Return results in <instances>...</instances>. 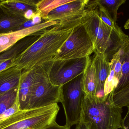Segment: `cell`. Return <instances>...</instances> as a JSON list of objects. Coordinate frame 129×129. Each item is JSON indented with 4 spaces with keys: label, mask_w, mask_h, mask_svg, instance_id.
Returning a JSON list of instances; mask_svg holds the SVG:
<instances>
[{
    "label": "cell",
    "mask_w": 129,
    "mask_h": 129,
    "mask_svg": "<svg viewBox=\"0 0 129 129\" xmlns=\"http://www.w3.org/2000/svg\"><path fill=\"white\" fill-rule=\"evenodd\" d=\"M73 29L45 30L35 42L16 58L13 67L22 71L53 60Z\"/></svg>",
    "instance_id": "6da1fadb"
},
{
    "label": "cell",
    "mask_w": 129,
    "mask_h": 129,
    "mask_svg": "<svg viewBox=\"0 0 129 129\" xmlns=\"http://www.w3.org/2000/svg\"><path fill=\"white\" fill-rule=\"evenodd\" d=\"M122 108L113 99V91L102 97L85 95L80 122L88 129L122 128Z\"/></svg>",
    "instance_id": "7a4b0ae2"
},
{
    "label": "cell",
    "mask_w": 129,
    "mask_h": 129,
    "mask_svg": "<svg viewBox=\"0 0 129 129\" xmlns=\"http://www.w3.org/2000/svg\"><path fill=\"white\" fill-rule=\"evenodd\" d=\"M82 23L92 42L94 52L105 54L110 62L129 39L128 36L121 28L114 29L105 24L100 18L96 8L86 9Z\"/></svg>",
    "instance_id": "3957f363"
},
{
    "label": "cell",
    "mask_w": 129,
    "mask_h": 129,
    "mask_svg": "<svg viewBox=\"0 0 129 129\" xmlns=\"http://www.w3.org/2000/svg\"><path fill=\"white\" fill-rule=\"evenodd\" d=\"M57 104L40 108L19 110L0 123V129H45L56 121Z\"/></svg>",
    "instance_id": "277c9868"
},
{
    "label": "cell",
    "mask_w": 129,
    "mask_h": 129,
    "mask_svg": "<svg viewBox=\"0 0 129 129\" xmlns=\"http://www.w3.org/2000/svg\"><path fill=\"white\" fill-rule=\"evenodd\" d=\"M83 74L62 86L61 103L66 118V125L70 127L77 125L80 119L85 94L83 91Z\"/></svg>",
    "instance_id": "5b68a950"
},
{
    "label": "cell",
    "mask_w": 129,
    "mask_h": 129,
    "mask_svg": "<svg viewBox=\"0 0 129 129\" xmlns=\"http://www.w3.org/2000/svg\"><path fill=\"white\" fill-rule=\"evenodd\" d=\"M94 52L92 42L82 23L74 28L53 60L83 58Z\"/></svg>",
    "instance_id": "8992f818"
},
{
    "label": "cell",
    "mask_w": 129,
    "mask_h": 129,
    "mask_svg": "<svg viewBox=\"0 0 129 129\" xmlns=\"http://www.w3.org/2000/svg\"><path fill=\"white\" fill-rule=\"evenodd\" d=\"M91 60L89 57H87L50 61L48 71L50 82L54 85L63 86L83 74Z\"/></svg>",
    "instance_id": "52a82bcc"
},
{
    "label": "cell",
    "mask_w": 129,
    "mask_h": 129,
    "mask_svg": "<svg viewBox=\"0 0 129 129\" xmlns=\"http://www.w3.org/2000/svg\"><path fill=\"white\" fill-rule=\"evenodd\" d=\"M88 0H73L59 6L48 14L45 21H57L51 28L55 30L74 28L82 23Z\"/></svg>",
    "instance_id": "ba28073f"
},
{
    "label": "cell",
    "mask_w": 129,
    "mask_h": 129,
    "mask_svg": "<svg viewBox=\"0 0 129 129\" xmlns=\"http://www.w3.org/2000/svg\"><path fill=\"white\" fill-rule=\"evenodd\" d=\"M50 62L22 71L17 93L20 110H28L33 89L48 78Z\"/></svg>",
    "instance_id": "9c48e42d"
},
{
    "label": "cell",
    "mask_w": 129,
    "mask_h": 129,
    "mask_svg": "<svg viewBox=\"0 0 129 129\" xmlns=\"http://www.w3.org/2000/svg\"><path fill=\"white\" fill-rule=\"evenodd\" d=\"M62 86L54 85L47 78L33 89L28 110L57 104L62 100Z\"/></svg>",
    "instance_id": "30bf717a"
},
{
    "label": "cell",
    "mask_w": 129,
    "mask_h": 129,
    "mask_svg": "<svg viewBox=\"0 0 129 129\" xmlns=\"http://www.w3.org/2000/svg\"><path fill=\"white\" fill-rule=\"evenodd\" d=\"M57 23V21H45L32 27L0 34V54L10 49L26 37L40 33Z\"/></svg>",
    "instance_id": "8fae6325"
},
{
    "label": "cell",
    "mask_w": 129,
    "mask_h": 129,
    "mask_svg": "<svg viewBox=\"0 0 129 129\" xmlns=\"http://www.w3.org/2000/svg\"><path fill=\"white\" fill-rule=\"evenodd\" d=\"M41 34L29 36L22 39L6 51L0 54V72L13 67L16 58L32 44Z\"/></svg>",
    "instance_id": "7c38bea8"
},
{
    "label": "cell",
    "mask_w": 129,
    "mask_h": 129,
    "mask_svg": "<svg viewBox=\"0 0 129 129\" xmlns=\"http://www.w3.org/2000/svg\"><path fill=\"white\" fill-rule=\"evenodd\" d=\"M92 60L95 68L97 85L96 95L104 96V86L105 82L110 72V61L105 54L94 52Z\"/></svg>",
    "instance_id": "4fadbf2b"
},
{
    "label": "cell",
    "mask_w": 129,
    "mask_h": 129,
    "mask_svg": "<svg viewBox=\"0 0 129 129\" xmlns=\"http://www.w3.org/2000/svg\"><path fill=\"white\" fill-rule=\"evenodd\" d=\"M39 1L34 0H1L0 8L8 15L22 16L28 10L36 12V4Z\"/></svg>",
    "instance_id": "5bb4252c"
},
{
    "label": "cell",
    "mask_w": 129,
    "mask_h": 129,
    "mask_svg": "<svg viewBox=\"0 0 129 129\" xmlns=\"http://www.w3.org/2000/svg\"><path fill=\"white\" fill-rule=\"evenodd\" d=\"M121 66V77L113 94L129 88V39L116 52Z\"/></svg>",
    "instance_id": "9a60e30c"
},
{
    "label": "cell",
    "mask_w": 129,
    "mask_h": 129,
    "mask_svg": "<svg viewBox=\"0 0 129 129\" xmlns=\"http://www.w3.org/2000/svg\"><path fill=\"white\" fill-rule=\"evenodd\" d=\"M21 74L15 67L0 72V96L19 86Z\"/></svg>",
    "instance_id": "2e32d148"
},
{
    "label": "cell",
    "mask_w": 129,
    "mask_h": 129,
    "mask_svg": "<svg viewBox=\"0 0 129 129\" xmlns=\"http://www.w3.org/2000/svg\"><path fill=\"white\" fill-rule=\"evenodd\" d=\"M27 20L24 16L8 15L0 8V34L19 30Z\"/></svg>",
    "instance_id": "e0dca14e"
},
{
    "label": "cell",
    "mask_w": 129,
    "mask_h": 129,
    "mask_svg": "<svg viewBox=\"0 0 129 129\" xmlns=\"http://www.w3.org/2000/svg\"><path fill=\"white\" fill-rule=\"evenodd\" d=\"M97 82L95 68L92 60L83 74L82 86L85 95H96Z\"/></svg>",
    "instance_id": "ac0fdd59"
},
{
    "label": "cell",
    "mask_w": 129,
    "mask_h": 129,
    "mask_svg": "<svg viewBox=\"0 0 129 129\" xmlns=\"http://www.w3.org/2000/svg\"><path fill=\"white\" fill-rule=\"evenodd\" d=\"M73 0H42L36 4V13L39 14L42 19L46 20L48 14L60 5L71 2Z\"/></svg>",
    "instance_id": "d6986e66"
},
{
    "label": "cell",
    "mask_w": 129,
    "mask_h": 129,
    "mask_svg": "<svg viewBox=\"0 0 129 129\" xmlns=\"http://www.w3.org/2000/svg\"><path fill=\"white\" fill-rule=\"evenodd\" d=\"M98 4L107 11L114 22L116 23L117 12L120 7L125 3V0H97Z\"/></svg>",
    "instance_id": "ffe728a7"
},
{
    "label": "cell",
    "mask_w": 129,
    "mask_h": 129,
    "mask_svg": "<svg viewBox=\"0 0 129 129\" xmlns=\"http://www.w3.org/2000/svg\"><path fill=\"white\" fill-rule=\"evenodd\" d=\"M18 86L0 96V115L12 107L16 101Z\"/></svg>",
    "instance_id": "44dd1931"
},
{
    "label": "cell",
    "mask_w": 129,
    "mask_h": 129,
    "mask_svg": "<svg viewBox=\"0 0 129 129\" xmlns=\"http://www.w3.org/2000/svg\"><path fill=\"white\" fill-rule=\"evenodd\" d=\"M95 8L98 10L100 18L105 24L114 29H118L120 28L118 24L114 22L107 11L104 7L99 4L98 3V6Z\"/></svg>",
    "instance_id": "7402d4cb"
},
{
    "label": "cell",
    "mask_w": 129,
    "mask_h": 129,
    "mask_svg": "<svg viewBox=\"0 0 129 129\" xmlns=\"http://www.w3.org/2000/svg\"><path fill=\"white\" fill-rule=\"evenodd\" d=\"M114 102L121 107L129 105V88L113 94Z\"/></svg>",
    "instance_id": "603a6c76"
},
{
    "label": "cell",
    "mask_w": 129,
    "mask_h": 129,
    "mask_svg": "<svg viewBox=\"0 0 129 129\" xmlns=\"http://www.w3.org/2000/svg\"><path fill=\"white\" fill-rule=\"evenodd\" d=\"M20 110L18 98L14 104L0 115V123L8 119Z\"/></svg>",
    "instance_id": "cb8c5ba5"
},
{
    "label": "cell",
    "mask_w": 129,
    "mask_h": 129,
    "mask_svg": "<svg viewBox=\"0 0 129 129\" xmlns=\"http://www.w3.org/2000/svg\"><path fill=\"white\" fill-rule=\"evenodd\" d=\"M126 107L128 108V111L122 120V129H129V105Z\"/></svg>",
    "instance_id": "d4e9b609"
},
{
    "label": "cell",
    "mask_w": 129,
    "mask_h": 129,
    "mask_svg": "<svg viewBox=\"0 0 129 129\" xmlns=\"http://www.w3.org/2000/svg\"><path fill=\"white\" fill-rule=\"evenodd\" d=\"M71 128L66 124L63 126L60 125L55 121L45 129H71Z\"/></svg>",
    "instance_id": "484cf974"
},
{
    "label": "cell",
    "mask_w": 129,
    "mask_h": 129,
    "mask_svg": "<svg viewBox=\"0 0 129 129\" xmlns=\"http://www.w3.org/2000/svg\"><path fill=\"white\" fill-rule=\"evenodd\" d=\"M36 13V11L34 10L30 9L26 11L23 16L27 20H31Z\"/></svg>",
    "instance_id": "4316f807"
},
{
    "label": "cell",
    "mask_w": 129,
    "mask_h": 129,
    "mask_svg": "<svg viewBox=\"0 0 129 129\" xmlns=\"http://www.w3.org/2000/svg\"><path fill=\"white\" fill-rule=\"evenodd\" d=\"M42 19V18L39 14L36 13L31 20L35 25H37L41 23Z\"/></svg>",
    "instance_id": "83f0119b"
},
{
    "label": "cell",
    "mask_w": 129,
    "mask_h": 129,
    "mask_svg": "<svg viewBox=\"0 0 129 129\" xmlns=\"http://www.w3.org/2000/svg\"><path fill=\"white\" fill-rule=\"evenodd\" d=\"M35 25V24L33 22L32 20H27V21H26V22L23 24L20 27L19 30L32 27L34 26Z\"/></svg>",
    "instance_id": "f1b7e54d"
},
{
    "label": "cell",
    "mask_w": 129,
    "mask_h": 129,
    "mask_svg": "<svg viewBox=\"0 0 129 129\" xmlns=\"http://www.w3.org/2000/svg\"><path fill=\"white\" fill-rule=\"evenodd\" d=\"M75 129H88L86 127V126L84 125V124L80 121L79 123L77 125V126H76Z\"/></svg>",
    "instance_id": "f546056e"
},
{
    "label": "cell",
    "mask_w": 129,
    "mask_h": 129,
    "mask_svg": "<svg viewBox=\"0 0 129 129\" xmlns=\"http://www.w3.org/2000/svg\"><path fill=\"white\" fill-rule=\"evenodd\" d=\"M124 29L125 30L129 29V18L127 20V21L125 23L124 25Z\"/></svg>",
    "instance_id": "4dcf8cb0"
}]
</instances>
